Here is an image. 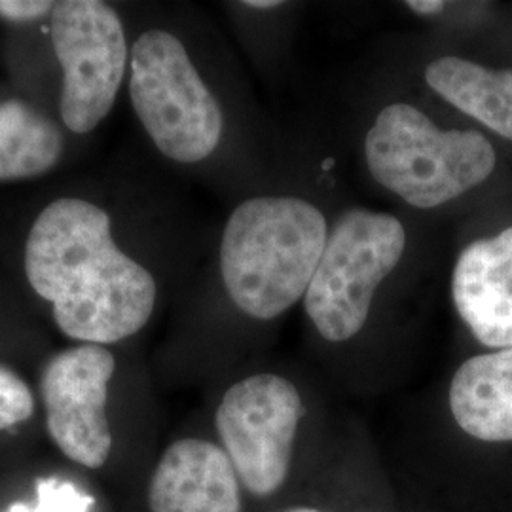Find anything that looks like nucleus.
<instances>
[{
    "mask_svg": "<svg viewBox=\"0 0 512 512\" xmlns=\"http://www.w3.org/2000/svg\"><path fill=\"white\" fill-rule=\"evenodd\" d=\"M50 8H54V4L42 0H0V16L14 21L40 18Z\"/></svg>",
    "mask_w": 512,
    "mask_h": 512,
    "instance_id": "obj_16",
    "label": "nucleus"
},
{
    "mask_svg": "<svg viewBox=\"0 0 512 512\" xmlns=\"http://www.w3.org/2000/svg\"><path fill=\"white\" fill-rule=\"evenodd\" d=\"M245 6L255 10H275L281 6V2L279 0H247Z\"/></svg>",
    "mask_w": 512,
    "mask_h": 512,
    "instance_id": "obj_18",
    "label": "nucleus"
},
{
    "mask_svg": "<svg viewBox=\"0 0 512 512\" xmlns=\"http://www.w3.org/2000/svg\"><path fill=\"white\" fill-rule=\"evenodd\" d=\"M150 512H243L241 480L222 446L173 442L148 484Z\"/></svg>",
    "mask_w": 512,
    "mask_h": 512,
    "instance_id": "obj_9",
    "label": "nucleus"
},
{
    "mask_svg": "<svg viewBox=\"0 0 512 512\" xmlns=\"http://www.w3.org/2000/svg\"><path fill=\"white\" fill-rule=\"evenodd\" d=\"M327 238L325 215L306 200L260 196L238 205L220 243L232 302L260 321L285 313L306 296Z\"/></svg>",
    "mask_w": 512,
    "mask_h": 512,
    "instance_id": "obj_2",
    "label": "nucleus"
},
{
    "mask_svg": "<svg viewBox=\"0 0 512 512\" xmlns=\"http://www.w3.org/2000/svg\"><path fill=\"white\" fill-rule=\"evenodd\" d=\"M129 71L131 105L164 156L196 164L215 152L222 110L179 38L158 29L143 33Z\"/></svg>",
    "mask_w": 512,
    "mask_h": 512,
    "instance_id": "obj_4",
    "label": "nucleus"
},
{
    "mask_svg": "<svg viewBox=\"0 0 512 512\" xmlns=\"http://www.w3.org/2000/svg\"><path fill=\"white\" fill-rule=\"evenodd\" d=\"M452 296L463 323L488 348H512V226L459 255Z\"/></svg>",
    "mask_w": 512,
    "mask_h": 512,
    "instance_id": "obj_10",
    "label": "nucleus"
},
{
    "mask_svg": "<svg viewBox=\"0 0 512 512\" xmlns=\"http://www.w3.org/2000/svg\"><path fill=\"white\" fill-rule=\"evenodd\" d=\"M425 82L456 109L512 141V69H488L446 55L431 61Z\"/></svg>",
    "mask_w": 512,
    "mask_h": 512,
    "instance_id": "obj_12",
    "label": "nucleus"
},
{
    "mask_svg": "<svg viewBox=\"0 0 512 512\" xmlns=\"http://www.w3.org/2000/svg\"><path fill=\"white\" fill-rule=\"evenodd\" d=\"M93 497L73 482L61 478H40L35 505L14 503L6 512H92Z\"/></svg>",
    "mask_w": 512,
    "mask_h": 512,
    "instance_id": "obj_14",
    "label": "nucleus"
},
{
    "mask_svg": "<svg viewBox=\"0 0 512 512\" xmlns=\"http://www.w3.org/2000/svg\"><path fill=\"white\" fill-rule=\"evenodd\" d=\"M63 150L54 122L31 105L0 103V181H18L52 169Z\"/></svg>",
    "mask_w": 512,
    "mask_h": 512,
    "instance_id": "obj_13",
    "label": "nucleus"
},
{
    "mask_svg": "<svg viewBox=\"0 0 512 512\" xmlns=\"http://www.w3.org/2000/svg\"><path fill=\"white\" fill-rule=\"evenodd\" d=\"M25 274L54 308L59 330L86 344H114L143 329L156 304V281L118 249L109 215L63 198L38 215L25 245Z\"/></svg>",
    "mask_w": 512,
    "mask_h": 512,
    "instance_id": "obj_1",
    "label": "nucleus"
},
{
    "mask_svg": "<svg viewBox=\"0 0 512 512\" xmlns=\"http://www.w3.org/2000/svg\"><path fill=\"white\" fill-rule=\"evenodd\" d=\"M52 44L63 67L59 110L74 133H90L109 114L128 63L118 14L97 0H67L52 10Z\"/></svg>",
    "mask_w": 512,
    "mask_h": 512,
    "instance_id": "obj_7",
    "label": "nucleus"
},
{
    "mask_svg": "<svg viewBox=\"0 0 512 512\" xmlns=\"http://www.w3.org/2000/svg\"><path fill=\"white\" fill-rule=\"evenodd\" d=\"M114 368L109 349L82 344L57 353L42 372L48 433L67 458L88 469L103 467L110 456L107 397Z\"/></svg>",
    "mask_w": 512,
    "mask_h": 512,
    "instance_id": "obj_8",
    "label": "nucleus"
},
{
    "mask_svg": "<svg viewBox=\"0 0 512 512\" xmlns=\"http://www.w3.org/2000/svg\"><path fill=\"white\" fill-rule=\"evenodd\" d=\"M365 158L376 183L418 209L456 200L495 167L494 147L480 131L440 129L408 103L380 110L366 133Z\"/></svg>",
    "mask_w": 512,
    "mask_h": 512,
    "instance_id": "obj_3",
    "label": "nucleus"
},
{
    "mask_svg": "<svg viewBox=\"0 0 512 512\" xmlns=\"http://www.w3.org/2000/svg\"><path fill=\"white\" fill-rule=\"evenodd\" d=\"M459 427L482 442H512V348L471 357L450 384Z\"/></svg>",
    "mask_w": 512,
    "mask_h": 512,
    "instance_id": "obj_11",
    "label": "nucleus"
},
{
    "mask_svg": "<svg viewBox=\"0 0 512 512\" xmlns=\"http://www.w3.org/2000/svg\"><path fill=\"white\" fill-rule=\"evenodd\" d=\"M403 222L368 209H349L329 232L304 296L313 327L329 342H346L365 327L378 287L401 262Z\"/></svg>",
    "mask_w": 512,
    "mask_h": 512,
    "instance_id": "obj_5",
    "label": "nucleus"
},
{
    "mask_svg": "<svg viewBox=\"0 0 512 512\" xmlns=\"http://www.w3.org/2000/svg\"><path fill=\"white\" fill-rule=\"evenodd\" d=\"M304 412L294 384L270 372L249 376L224 393L215 425L249 494L270 497L287 482Z\"/></svg>",
    "mask_w": 512,
    "mask_h": 512,
    "instance_id": "obj_6",
    "label": "nucleus"
},
{
    "mask_svg": "<svg viewBox=\"0 0 512 512\" xmlns=\"http://www.w3.org/2000/svg\"><path fill=\"white\" fill-rule=\"evenodd\" d=\"M35 412L31 389L16 372L0 366V431L29 420Z\"/></svg>",
    "mask_w": 512,
    "mask_h": 512,
    "instance_id": "obj_15",
    "label": "nucleus"
},
{
    "mask_svg": "<svg viewBox=\"0 0 512 512\" xmlns=\"http://www.w3.org/2000/svg\"><path fill=\"white\" fill-rule=\"evenodd\" d=\"M283 512H325L319 511V509H311V507H293V509H287Z\"/></svg>",
    "mask_w": 512,
    "mask_h": 512,
    "instance_id": "obj_19",
    "label": "nucleus"
},
{
    "mask_svg": "<svg viewBox=\"0 0 512 512\" xmlns=\"http://www.w3.org/2000/svg\"><path fill=\"white\" fill-rule=\"evenodd\" d=\"M404 6L410 12L420 14V16H435L446 8V2H440V0H408Z\"/></svg>",
    "mask_w": 512,
    "mask_h": 512,
    "instance_id": "obj_17",
    "label": "nucleus"
}]
</instances>
